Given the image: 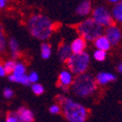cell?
Listing matches in <instances>:
<instances>
[{"instance_id":"6da1fadb","label":"cell","mask_w":122,"mask_h":122,"mask_svg":"<svg viewBox=\"0 0 122 122\" xmlns=\"http://www.w3.org/2000/svg\"><path fill=\"white\" fill-rule=\"evenodd\" d=\"M30 34L39 40H47L52 34L53 25L51 20L43 15H33L27 22Z\"/></svg>"},{"instance_id":"7a4b0ae2","label":"cell","mask_w":122,"mask_h":122,"mask_svg":"<svg viewBox=\"0 0 122 122\" xmlns=\"http://www.w3.org/2000/svg\"><path fill=\"white\" fill-rule=\"evenodd\" d=\"M74 93L79 97H88L92 95L97 89L95 79L89 74H80L72 82Z\"/></svg>"},{"instance_id":"3957f363","label":"cell","mask_w":122,"mask_h":122,"mask_svg":"<svg viewBox=\"0 0 122 122\" xmlns=\"http://www.w3.org/2000/svg\"><path fill=\"white\" fill-rule=\"evenodd\" d=\"M60 105L63 107V113L69 122H85L87 111L82 105L69 98H65Z\"/></svg>"},{"instance_id":"277c9868","label":"cell","mask_w":122,"mask_h":122,"mask_svg":"<svg viewBox=\"0 0 122 122\" xmlns=\"http://www.w3.org/2000/svg\"><path fill=\"white\" fill-rule=\"evenodd\" d=\"M103 26L97 23L93 19H87L78 26V32L81 37L86 41H94L97 37L103 34Z\"/></svg>"},{"instance_id":"5b68a950","label":"cell","mask_w":122,"mask_h":122,"mask_svg":"<svg viewBox=\"0 0 122 122\" xmlns=\"http://www.w3.org/2000/svg\"><path fill=\"white\" fill-rule=\"evenodd\" d=\"M66 61L70 71L75 75H80L87 70L90 57L88 53L81 51L79 53H72Z\"/></svg>"},{"instance_id":"8992f818","label":"cell","mask_w":122,"mask_h":122,"mask_svg":"<svg viewBox=\"0 0 122 122\" xmlns=\"http://www.w3.org/2000/svg\"><path fill=\"white\" fill-rule=\"evenodd\" d=\"M92 19L99 23L100 25L104 26H109L112 24V17L111 12L104 6H98L93 10L92 13Z\"/></svg>"},{"instance_id":"52a82bcc","label":"cell","mask_w":122,"mask_h":122,"mask_svg":"<svg viewBox=\"0 0 122 122\" xmlns=\"http://www.w3.org/2000/svg\"><path fill=\"white\" fill-rule=\"evenodd\" d=\"M105 36L108 38V40L111 43V45L115 46V45H117L120 42L121 37H122V34H121L120 29L117 26L111 24L109 26H107L106 35Z\"/></svg>"},{"instance_id":"ba28073f","label":"cell","mask_w":122,"mask_h":122,"mask_svg":"<svg viewBox=\"0 0 122 122\" xmlns=\"http://www.w3.org/2000/svg\"><path fill=\"white\" fill-rule=\"evenodd\" d=\"M70 47H71L72 53H79V52L84 51V49L86 47V40L83 39L82 37L77 38L72 42Z\"/></svg>"},{"instance_id":"9c48e42d","label":"cell","mask_w":122,"mask_h":122,"mask_svg":"<svg viewBox=\"0 0 122 122\" xmlns=\"http://www.w3.org/2000/svg\"><path fill=\"white\" fill-rule=\"evenodd\" d=\"M17 114H18L20 122H32L34 120V115L32 112L23 108V107L19 109Z\"/></svg>"},{"instance_id":"30bf717a","label":"cell","mask_w":122,"mask_h":122,"mask_svg":"<svg viewBox=\"0 0 122 122\" xmlns=\"http://www.w3.org/2000/svg\"><path fill=\"white\" fill-rule=\"evenodd\" d=\"M73 82V77L72 74L67 72V71H63L61 72L59 75V83H60V87L63 88L64 90H67V87L72 84Z\"/></svg>"},{"instance_id":"8fae6325","label":"cell","mask_w":122,"mask_h":122,"mask_svg":"<svg viewBox=\"0 0 122 122\" xmlns=\"http://www.w3.org/2000/svg\"><path fill=\"white\" fill-rule=\"evenodd\" d=\"M94 44H95L96 48H97L98 50L105 51H109V50L111 49V46H112L111 43L109 42L108 38H107L106 36H103V35L97 37V38L94 40Z\"/></svg>"},{"instance_id":"7c38bea8","label":"cell","mask_w":122,"mask_h":122,"mask_svg":"<svg viewBox=\"0 0 122 122\" xmlns=\"http://www.w3.org/2000/svg\"><path fill=\"white\" fill-rule=\"evenodd\" d=\"M91 11V2L89 0H83L81 1L79 6L77 7V10H76V13H77L79 16L84 17L87 16V15L90 13Z\"/></svg>"},{"instance_id":"4fadbf2b","label":"cell","mask_w":122,"mask_h":122,"mask_svg":"<svg viewBox=\"0 0 122 122\" xmlns=\"http://www.w3.org/2000/svg\"><path fill=\"white\" fill-rule=\"evenodd\" d=\"M115 80H116V77L111 73H100L97 75L96 81L101 85H105V84L109 83L111 81H113Z\"/></svg>"},{"instance_id":"5bb4252c","label":"cell","mask_w":122,"mask_h":122,"mask_svg":"<svg viewBox=\"0 0 122 122\" xmlns=\"http://www.w3.org/2000/svg\"><path fill=\"white\" fill-rule=\"evenodd\" d=\"M112 17L116 21L122 23V1L119 0L118 2H116L112 10Z\"/></svg>"},{"instance_id":"9a60e30c","label":"cell","mask_w":122,"mask_h":122,"mask_svg":"<svg viewBox=\"0 0 122 122\" xmlns=\"http://www.w3.org/2000/svg\"><path fill=\"white\" fill-rule=\"evenodd\" d=\"M72 54V51H71V47L68 44H63L59 47L58 50V55L61 61H66L69 56Z\"/></svg>"},{"instance_id":"2e32d148","label":"cell","mask_w":122,"mask_h":122,"mask_svg":"<svg viewBox=\"0 0 122 122\" xmlns=\"http://www.w3.org/2000/svg\"><path fill=\"white\" fill-rule=\"evenodd\" d=\"M9 47H10V50H11V52H12V56L14 59H16L19 57L20 55V48H19V44L17 42L16 39H10L9 41Z\"/></svg>"},{"instance_id":"e0dca14e","label":"cell","mask_w":122,"mask_h":122,"mask_svg":"<svg viewBox=\"0 0 122 122\" xmlns=\"http://www.w3.org/2000/svg\"><path fill=\"white\" fill-rule=\"evenodd\" d=\"M51 48L49 44H42L41 46V55L44 59H48L50 56H51Z\"/></svg>"},{"instance_id":"ac0fdd59","label":"cell","mask_w":122,"mask_h":122,"mask_svg":"<svg viewBox=\"0 0 122 122\" xmlns=\"http://www.w3.org/2000/svg\"><path fill=\"white\" fill-rule=\"evenodd\" d=\"M25 74V66L21 63H18L15 66V69L13 71V75L16 78H19L20 76H23Z\"/></svg>"},{"instance_id":"d6986e66","label":"cell","mask_w":122,"mask_h":122,"mask_svg":"<svg viewBox=\"0 0 122 122\" xmlns=\"http://www.w3.org/2000/svg\"><path fill=\"white\" fill-rule=\"evenodd\" d=\"M6 46H7V43H6L4 30L2 26L0 25V53H3L6 51Z\"/></svg>"},{"instance_id":"ffe728a7","label":"cell","mask_w":122,"mask_h":122,"mask_svg":"<svg viewBox=\"0 0 122 122\" xmlns=\"http://www.w3.org/2000/svg\"><path fill=\"white\" fill-rule=\"evenodd\" d=\"M16 62L13 60H10V61H7V62L4 64V69L6 71V74H12L14 69H15V66H16Z\"/></svg>"},{"instance_id":"44dd1931","label":"cell","mask_w":122,"mask_h":122,"mask_svg":"<svg viewBox=\"0 0 122 122\" xmlns=\"http://www.w3.org/2000/svg\"><path fill=\"white\" fill-rule=\"evenodd\" d=\"M106 56H107V53L105 51H101V50H97L95 52H94V58L97 60V61H104L106 59Z\"/></svg>"},{"instance_id":"7402d4cb","label":"cell","mask_w":122,"mask_h":122,"mask_svg":"<svg viewBox=\"0 0 122 122\" xmlns=\"http://www.w3.org/2000/svg\"><path fill=\"white\" fill-rule=\"evenodd\" d=\"M32 91L36 95H41L44 92V87L39 83H34L32 85Z\"/></svg>"},{"instance_id":"603a6c76","label":"cell","mask_w":122,"mask_h":122,"mask_svg":"<svg viewBox=\"0 0 122 122\" xmlns=\"http://www.w3.org/2000/svg\"><path fill=\"white\" fill-rule=\"evenodd\" d=\"M6 122H20L17 112H15V113H9L8 116H7Z\"/></svg>"},{"instance_id":"cb8c5ba5","label":"cell","mask_w":122,"mask_h":122,"mask_svg":"<svg viewBox=\"0 0 122 122\" xmlns=\"http://www.w3.org/2000/svg\"><path fill=\"white\" fill-rule=\"evenodd\" d=\"M28 78H29V81H30V82H32V83L37 82V81H38V79H39L38 74L35 73V72H32L31 74L28 76Z\"/></svg>"},{"instance_id":"d4e9b609","label":"cell","mask_w":122,"mask_h":122,"mask_svg":"<svg viewBox=\"0 0 122 122\" xmlns=\"http://www.w3.org/2000/svg\"><path fill=\"white\" fill-rule=\"evenodd\" d=\"M50 112L52 114H57V113L60 112V107L58 105H52L50 108Z\"/></svg>"},{"instance_id":"484cf974","label":"cell","mask_w":122,"mask_h":122,"mask_svg":"<svg viewBox=\"0 0 122 122\" xmlns=\"http://www.w3.org/2000/svg\"><path fill=\"white\" fill-rule=\"evenodd\" d=\"M13 95H14V91L11 89V88H6L5 90H4V96L6 97V98H11V97H13Z\"/></svg>"},{"instance_id":"4316f807","label":"cell","mask_w":122,"mask_h":122,"mask_svg":"<svg viewBox=\"0 0 122 122\" xmlns=\"http://www.w3.org/2000/svg\"><path fill=\"white\" fill-rule=\"evenodd\" d=\"M6 76V71L4 69V66L0 64V77H4Z\"/></svg>"},{"instance_id":"83f0119b","label":"cell","mask_w":122,"mask_h":122,"mask_svg":"<svg viewBox=\"0 0 122 122\" xmlns=\"http://www.w3.org/2000/svg\"><path fill=\"white\" fill-rule=\"evenodd\" d=\"M7 2H8V0H0V9L4 8L7 4Z\"/></svg>"},{"instance_id":"f1b7e54d","label":"cell","mask_w":122,"mask_h":122,"mask_svg":"<svg viewBox=\"0 0 122 122\" xmlns=\"http://www.w3.org/2000/svg\"><path fill=\"white\" fill-rule=\"evenodd\" d=\"M116 70H117V72H118V73L122 74V63H120V64H118V65H117Z\"/></svg>"},{"instance_id":"f546056e","label":"cell","mask_w":122,"mask_h":122,"mask_svg":"<svg viewBox=\"0 0 122 122\" xmlns=\"http://www.w3.org/2000/svg\"><path fill=\"white\" fill-rule=\"evenodd\" d=\"M110 2H112V3H116V2H118L119 0H109Z\"/></svg>"}]
</instances>
